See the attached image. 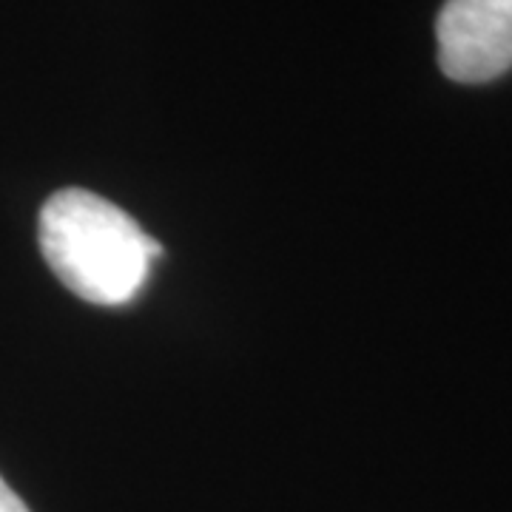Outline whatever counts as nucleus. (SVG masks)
I'll use <instances>...</instances> for the list:
<instances>
[{"mask_svg":"<svg viewBox=\"0 0 512 512\" xmlns=\"http://www.w3.org/2000/svg\"><path fill=\"white\" fill-rule=\"evenodd\" d=\"M40 251L55 276L92 305H126L146 285L163 245L114 202L63 188L40 211Z\"/></svg>","mask_w":512,"mask_h":512,"instance_id":"1","label":"nucleus"},{"mask_svg":"<svg viewBox=\"0 0 512 512\" xmlns=\"http://www.w3.org/2000/svg\"><path fill=\"white\" fill-rule=\"evenodd\" d=\"M436 40L450 80L490 83L512 69V0H444Z\"/></svg>","mask_w":512,"mask_h":512,"instance_id":"2","label":"nucleus"},{"mask_svg":"<svg viewBox=\"0 0 512 512\" xmlns=\"http://www.w3.org/2000/svg\"><path fill=\"white\" fill-rule=\"evenodd\" d=\"M0 512H29V507L20 501L15 490L0 478Z\"/></svg>","mask_w":512,"mask_h":512,"instance_id":"3","label":"nucleus"}]
</instances>
